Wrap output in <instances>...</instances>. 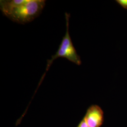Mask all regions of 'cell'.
<instances>
[{"label":"cell","mask_w":127,"mask_h":127,"mask_svg":"<svg viewBox=\"0 0 127 127\" xmlns=\"http://www.w3.org/2000/svg\"><path fill=\"white\" fill-rule=\"evenodd\" d=\"M45 4V0H0V9L12 21L26 24L38 17Z\"/></svg>","instance_id":"obj_1"},{"label":"cell","mask_w":127,"mask_h":127,"mask_svg":"<svg viewBox=\"0 0 127 127\" xmlns=\"http://www.w3.org/2000/svg\"><path fill=\"white\" fill-rule=\"evenodd\" d=\"M70 17V14L67 12L65 13L66 31L64 35L62 38L57 51L51 57V58L50 59L47 60L46 72L48 71L55 60L59 58L66 59L78 65H80L82 64L81 58L77 54V51L73 44L71 37L70 35L69 30Z\"/></svg>","instance_id":"obj_2"},{"label":"cell","mask_w":127,"mask_h":127,"mask_svg":"<svg viewBox=\"0 0 127 127\" xmlns=\"http://www.w3.org/2000/svg\"><path fill=\"white\" fill-rule=\"evenodd\" d=\"M116 1L123 8L127 10V0H117Z\"/></svg>","instance_id":"obj_4"},{"label":"cell","mask_w":127,"mask_h":127,"mask_svg":"<svg viewBox=\"0 0 127 127\" xmlns=\"http://www.w3.org/2000/svg\"><path fill=\"white\" fill-rule=\"evenodd\" d=\"M77 127H90L84 119L82 120V121L79 124Z\"/></svg>","instance_id":"obj_5"},{"label":"cell","mask_w":127,"mask_h":127,"mask_svg":"<svg viewBox=\"0 0 127 127\" xmlns=\"http://www.w3.org/2000/svg\"><path fill=\"white\" fill-rule=\"evenodd\" d=\"M83 119L90 127H100L104 121V112L99 105H91L87 109Z\"/></svg>","instance_id":"obj_3"}]
</instances>
